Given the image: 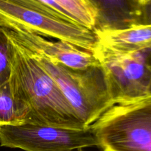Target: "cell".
I'll return each instance as SVG.
<instances>
[{"label":"cell","instance_id":"6da1fadb","mask_svg":"<svg viewBox=\"0 0 151 151\" xmlns=\"http://www.w3.org/2000/svg\"><path fill=\"white\" fill-rule=\"evenodd\" d=\"M12 71L9 82L15 95L29 110L26 123L83 129L78 116L54 80L27 50L12 38Z\"/></svg>","mask_w":151,"mask_h":151},{"label":"cell","instance_id":"7a4b0ae2","mask_svg":"<svg viewBox=\"0 0 151 151\" xmlns=\"http://www.w3.org/2000/svg\"><path fill=\"white\" fill-rule=\"evenodd\" d=\"M0 27L55 38L91 52L99 44L94 31L38 0H0Z\"/></svg>","mask_w":151,"mask_h":151},{"label":"cell","instance_id":"3957f363","mask_svg":"<svg viewBox=\"0 0 151 151\" xmlns=\"http://www.w3.org/2000/svg\"><path fill=\"white\" fill-rule=\"evenodd\" d=\"M21 44L54 80L86 126L92 125L115 105L101 65L84 69H70L40 51Z\"/></svg>","mask_w":151,"mask_h":151},{"label":"cell","instance_id":"277c9868","mask_svg":"<svg viewBox=\"0 0 151 151\" xmlns=\"http://www.w3.org/2000/svg\"><path fill=\"white\" fill-rule=\"evenodd\" d=\"M91 127L103 151H151V97L114 105Z\"/></svg>","mask_w":151,"mask_h":151},{"label":"cell","instance_id":"5b68a950","mask_svg":"<svg viewBox=\"0 0 151 151\" xmlns=\"http://www.w3.org/2000/svg\"><path fill=\"white\" fill-rule=\"evenodd\" d=\"M104 70L115 105L128 104L148 97L151 81V47L121 53L99 44L94 51Z\"/></svg>","mask_w":151,"mask_h":151},{"label":"cell","instance_id":"8992f818","mask_svg":"<svg viewBox=\"0 0 151 151\" xmlns=\"http://www.w3.org/2000/svg\"><path fill=\"white\" fill-rule=\"evenodd\" d=\"M91 125L83 129L24 123L0 126V145L24 151H74L99 147Z\"/></svg>","mask_w":151,"mask_h":151},{"label":"cell","instance_id":"52a82bcc","mask_svg":"<svg viewBox=\"0 0 151 151\" xmlns=\"http://www.w3.org/2000/svg\"><path fill=\"white\" fill-rule=\"evenodd\" d=\"M10 35L23 45L42 52L60 64L74 69H84L100 65L94 52L86 51L64 41H49L45 38L27 32H14Z\"/></svg>","mask_w":151,"mask_h":151},{"label":"cell","instance_id":"ba28073f","mask_svg":"<svg viewBox=\"0 0 151 151\" xmlns=\"http://www.w3.org/2000/svg\"><path fill=\"white\" fill-rule=\"evenodd\" d=\"M97 13L94 32L138 25L141 7L135 0H86Z\"/></svg>","mask_w":151,"mask_h":151},{"label":"cell","instance_id":"9c48e42d","mask_svg":"<svg viewBox=\"0 0 151 151\" xmlns=\"http://www.w3.org/2000/svg\"><path fill=\"white\" fill-rule=\"evenodd\" d=\"M95 33L99 44L117 52H135L151 47V25H134L126 29Z\"/></svg>","mask_w":151,"mask_h":151},{"label":"cell","instance_id":"30bf717a","mask_svg":"<svg viewBox=\"0 0 151 151\" xmlns=\"http://www.w3.org/2000/svg\"><path fill=\"white\" fill-rule=\"evenodd\" d=\"M73 22L94 31L97 13L86 0H38Z\"/></svg>","mask_w":151,"mask_h":151},{"label":"cell","instance_id":"8fae6325","mask_svg":"<svg viewBox=\"0 0 151 151\" xmlns=\"http://www.w3.org/2000/svg\"><path fill=\"white\" fill-rule=\"evenodd\" d=\"M29 113L27 106L15 95L9 81L0 86V126L26 123Z\"/></svg>","mask_w":151,"mask_h":151},{"label":"cell","instance_id":"7c38bea8","mask_svg":"<svg viewBox=\"0 0 151 151\" xmlns=\"http://www.w3.org/2000/svg\"><path fill=\"white\" fill-rule=\"evenodd\" d=\"M12 71V41L7 29L0 27V86L9 81Z\"/></svg>","mask_w":151,"mask_h":151},{"label":"cell","instance_id":"4fadbf2b","mask_svg":"<svg viewBox=\"0 0 151 151\" xmlns=\"http://www.w3.org/2000/svg\"><path fill=\"white\" fill-rule=\"evenodd\" d=\"M151 25V0L146 5L141 7L138 25Z\"/></svg>","mask_w":151,"mask_h":151},{"label":"cell","instance_id":"5bb4252c","mask_svg":"<svg viewBox=\"0 0 151 151\" xmlns=\"http://www.w3.org/2000/svg\"><path fill=\"white\" fill-rule=\"evenodd\" d=\"M150 1V0H135L136 2H137L140 7H143V6L146 5Z\"/></svg>","mask_w":151,"mask_h":151},{"label":"cell","instance_id":"9a60e30c","mask_svg":"<svg viewBox=\"0 0 151 151\" xmlns=\"http://www.w3.org/2000/svg\"><path fill=\"white\" fill-rule=\"evenodd\" d=\"M151 97V81H150V87H149V93H148V97Z\"/></svg>","mask_w":151,"mask_h":151}]
</instances>
